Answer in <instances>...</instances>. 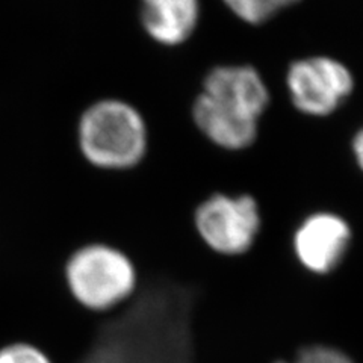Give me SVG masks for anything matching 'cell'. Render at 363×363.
<instances>
[{
    "mask_svg": "<svg viewBox=\"0 0 363 363\" xmlns=\"http://www.w3.org/2000/svg\"><path fill=\"white\" fill-rule=\"evenodd\" d=\"M192 116L201 133L221 149L242 150L256 141L257 120L225 109L203 93L194 101Z\"/></svg>",
    "mask_w": 363,
    "mask_h": 363,
    "instance_id": "cell-7",
    "label": "cell"
},
{
    "mask_svg": "<svg viewBox=\"0 0 363 363\" xmlns=\"http://www.w3.org/2000/svg\"><path fill=\"white\" fill-rule=\"evenodd\" d=\"M353 155L357 167L363 172V128L356 133L353 140Z\"/></svg>",
    "mask_w": 363,
    "mask_h": 363,
    "instance_id": "cell-12",
    "label": "cell"
},
{
    "mask_svg": "<svg viewBox=\"0 0 363 363\" xmlns=\"http://www.w3.org/2000/svg\"><path fill=\"white\" fill-rule=\"evenodd\" d=\"M203 94L220 106L259 120L268 106L269 93L262 76L250 65H221L204 79Z\"/></svg>",
    "mask_w": 363,
    "mask_h": 363,
    "instance_id": "cell-6",
    "label": "cell"
},
{
    "mask_svg": "<svg viewBox=\"0 0 363 363\" xmlns=\"http://www.w3.org/2000/svg\"><path fill=\"white\" fill-rule=\"evenodd\" d=\"M77 143L86 161L106 172L138 165L147 153L149 135L141 113L117 99L91 105L79 120Z\"/></svg>",
    "mask_w": 363,
    "mask_h": 363,
    "instance_id": "cell-2",
    "label": "cell"
},
{
    "mask_svg": "<svg viewBox=\"0 0 363 363\" xmlns=\"http://www.w3.org/2000/svg\"><path fill=\"white\" fill-rule=\"evenodd\" d=\"M0 363H53V360L41 347L16 340L0 347Z\"/></svg>",
    "mask_w": 363,
    "mask_h": 363,
    "instance_id": "cell-11",
    "label": "cell"
},
{
    "mask_svg": "<svg viewBox=\"0 0 363 363\" xmlns=\"http://www.w3.org/2000/svg\"><path fill=\"white\" fill-rule=\"evenodd\" d=\"M199 16V0H141L143 26L164 45L185 43L194 33Z\"/></svg>",
    "mask_w": 363,
    "mask_h": 363,
    "instance_id": "cell-8",
    "label": "cell"
},
{
    "mask_svg": "<svg viewBox=\"0 0 363 363\" xmlns=\"http://www.w3.org/2000/svg\"><path fill=\"white\" fill-rule=\"evenodd\" d=\"M351 224L336 212L316 211L295 227L292 252L297 262L313 276H330L350 253Z\"/></svg>",
    "mask_w": 363,
    "mask_h": 363,
    "instance_id": "cell-5",
    "label": "cell"
},
{
    "mask_svg": "<svg viewBox=\"0 0 363 363\" xmlns=\"http://www.w3.org/2000/svg\"><path fill=\"white\" fill-rule=\"evenodd\" d=\"M192 224L212 253L241 257L252 252L262 232V212L250 194L215 192L197 204Z\"/></svg>",
    "mask_w": 363,
    "mask_h": 363,
    "instance_id": "cell-3",
    "label": "cell"
},
{
    "mask_svg": "<svg viewBox=\"0 0 363 363\" xmlns=\"http://www.w3.org/2000/svg\"><path fill=\"white\" fill-rule=\"evenodd\" d=\"M65 289L84 311L108 313L126 304L138 289L140 274L133 259L108 242L79 245L62 268Z\"/></svg>",
    "mask_w": 363,
    "mask_h": 363,
    "instance_id": "cell-1",
    "label": "cell"
},
{
    "mask_svg": "<svg viewBox=\"0 0 363 363\" xmlns=\"http://www.w3.org/2000/svg\"><path fill=\"white\" fill-rule=\"evenodd\" d=\"M232 13L250 25H260L274 17L281 9L298 4L300 0H223Z\"/></svg>",
    "mask_w": 363,
    "mask_h": 363,
    "instance_id": "cell-9",
    "label": "cell"
},
{
    "mask_svg": "<svg viewBox=\"0 0 363 363\" xmlns=\"http://www.w3.org/2000/svg\"><path fill=\"white\" fill-rule=\"evenodd\" d=\"M286 85L294 106L313 117H325L353 93L354 79L348 68L328 56H312L291 64Z\"/></svg>",
    "mask_w": 363,
    "mask_h": 363,
    "instance_id": "cell-4",
    "label": "cell"
},
{
    "mask_svg": "<svg viewBox=\"0 0 363 363\" xmlns=\"http://www.w3.org/2000/svg\"><path fill=\"white\" fill-rule=\"evenodd\" d=\"M272 363H356L347 351L330 344H309L301 347L292 360L277 359Z\"/></svg>",
    "mask_w": 363,
    "mask_h": 363,
    "instance_id": "cell-10",
    "label": "cell"
}]
</instances>
